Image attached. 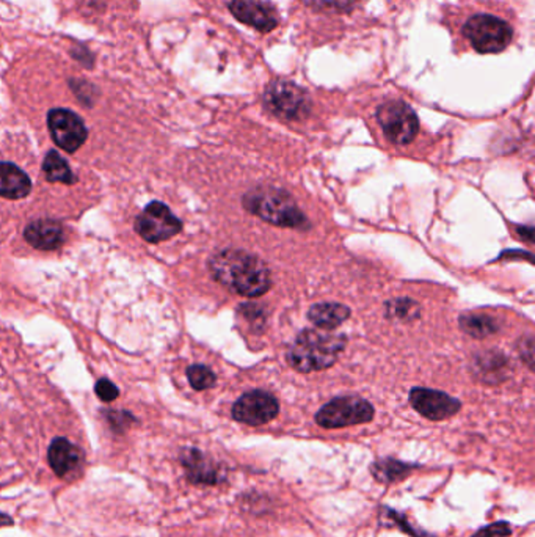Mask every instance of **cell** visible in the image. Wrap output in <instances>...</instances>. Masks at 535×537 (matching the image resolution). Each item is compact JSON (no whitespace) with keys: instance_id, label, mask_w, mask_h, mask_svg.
<instances>
[{"instance_id":"cell-2","label":"cell","mask_w":535,"mask_h":537,"mask_svg":"<svg viewBox=\"0 0 535 537\" xmlns=\"http://www.w3.org/2000/svg\"><path fill=\"white\" fill-rule=\"evenodd\" d=\"M347 339L335 331H303L289 347V365L300 372L321 371L335 365Z\"/></svg>"},{"instance_id":"cell-22","label":"cell","mask_w":535,"mask_h":537,"mask_svg":"<svg viewBox=\"0 0 535 537\" xmlns=\"http://www.w3.org/2000/svg\"><path fill=\"white\" fill-rule=\"evenodd\" d=\"M474 368H476V372L481 374L482 379L494 380L496 382V380L504 379L506 376L500 371H496L494 368L508 372V358L504 357L502 354L490 352V354H485V355L477 358Z\"/></svg>"},{"instance_id":"cell-17","label":"cell","mask_w":535,"mask_h":537,"mask_svg":"<svg viewBox=\"0 0 535 537\" xmlns=\"http://www.w3.org/2000/svg\"><path fill=\"white\" fill-rule=\"evenodd\" d=\"M309 321L322 331H335L350 317V308L343 303L323 302L313 305L308 311Z\"/></svg>"},{"instance_id":"cell-1","label":"cell","mask_w":535,"mask_h":537,"mask_svg":"<svg viewBox=\"0 0 535 537\" xmlns=\"http://www.w3.org/2000/svg\"><path fill=\"white\" fill-rule=\"evenodd\" d=\"M209 270L220 284L241 296H262L272 284L264 261L244 250H223L213 255Z\"/></svg>"},{"instance_id":"cell-18","label":"cell","mask_w":535,"mask_h":537,"mask_svg":"<svg viewBox=\"0 0 535 537\" xmlns=\"http://www.w3.org/2000/svg\"><path fill=\"white\" fill-rule=\"evenodd\" d=\"M416 465H408L405 462L396 461V459H382V461L374 462L371 465V473L378 482L382 484H392V482L400 481L416 470Z\"/></svg>"},{"instance_id":"cell-21","label":"cell","mask_w":535,"mask_h":537,"mask_svg":"<svg viewBox=\"0 0 535 537\" xmlns=\"http://www.w3.org/2000/svg\"><path fill=\"white\" fill-rule=\"evenodd\" d=\"M384 315L392 321L399 323H412L421 316V307L419 303L412 299H392L390 302L384 303Z\"/></svg>"},{"instance_id":"cell-26","label":"cell","mask_w":535,"mask_h":537,"mask_svg":"<svg viewBox=\"0 0 535 537\" xmlns=\"http://www.w3.org/2000/svg\"><path fill=\"white\" fill-rule=\"evenodd\" d=\"M518 347H522L518 351L522 354V357L526 358L529 368H532V362H534V341H532V337H528V341L518 346Z\"/></svg>"},{"instance_id":"cell-3","label":"cell","mask_w":535,"mask_h":537,"mask_svg":"<svg viewBox=\"0 0 535 537\" xmlns=\"http://www.w3.org/2000/svg\"><path fill=\"white\" fill-rule=\"evenodd\" d=\"M244 206L248 213L258 215L275 227L308 230L306 215L300 211L294 198L276 187H256L245 193Z\"/></svg>"},{"instance_id":"cell-7","label":"cell","mask_w":535,"mask_h":537,"mask_svg":"<svg viewBox=\"0 0 535 537\" xmlns=\"http://www.w3.org/2000/svg\"><path fill=\"white\" fill-rule=\"evenodd\" d=\"M264 99L268 111L286 120H302L311 111V99L306 91L286 81L270 83Z\"/></svg>"},{"instance_id":"cell-6","label":"cell","mask_w":535,"mask_h":537,"mask_svg":"<svg viewBox=\"0 0 535 537\" xmlns=\"http://www.w3.org/2000/svg\"><path fill=\"white\" fill-rule=\"evenodd\" d=\"M377 120L386 138L396 145H408L418 136V117L412 107L402 101L382 104L378 107Z\"/></svg>"},{"instance_id":"cell-25","label":"cell","mask_w":535,"mask_h":537,"mask_svg":"<svg viewBox=\"0 0 535 537\" xmlns=\"http://www.w3.org/2000/svg\"><path fill=\"white\" fill-rule=\"evenodd\" d=\"M510 534H512V528L508 526V524L501 522V524H493L482 528L473 537H506Z\"/></svg>"},{"instance_id":"cell-5","label":"cell","mask_w":535,"mask_h":537,"mask_svg":"<svg viewBox=\"0 0 535 537\" xmlns=\"http://www.w3.org/2000/svg\"><path fill=\"white\" fill-rule=\"evenodd\" d=\"M371 402L358 396H341L327 402L316 414V423L325 429H341L369 423L374 418Z\"/></svg>"},{"instance_id":"cell-13","label":"cell","mask_w":535,"mask_h":537,"mask_svg":"<svg viewBox=\"0 0 535 537\" xmlns=\"http://www.w3.org/2000/svg\"><path fill=\"white\" fill-rule=\"evenodd\" d=\"M24 237L32 247L49 252V250H55L62 245L65 241V230L60 222L52 221V219H40V221L32 222L26 228Z\"/></svg>"},{"instance_id":"cell-14","label":"cell","mask_w":535,"mask_h":537,"mask_svg":"<svg viewBox=\"0 0 535 537\" xmlns=\"http://www.w3.org/2000/svg\"><path fill=\"white\" fill-rule=\"evenodd\" d=\"M182 465L186 467L187 476L195 484L217 486L223 481V475L217 465L199 453L198 449H187L182 455Z\"/></svg>"},{"instance_id":"cell-16","label":"cell","mask_w":535,"mask_h":537,"mask_svg":"<svg viewBox=\"0 0 535 537\" xmlns=\"http://www.w3.org/2000/svg\"><path fill=\"white\" fill-rule=\"evenodd\" d=\"M32 191V181L27 173L10 162H0V197L19 200Z\"/></svg>"},{"instance_id":"cell-10","label":"cell","mask_w":535,"mask_h":537,"mask_svg":"<svg viewBox=\"0 0 535 537\" xmlns=\"http://www.w3.org/2000/svg\"><path fill=\"white\" fill-rule=\"evenodd\" d=\"M48 126L55 144L65 152H77L89 137L82 118L68 109L49 112Z\"/></svg>"},{"instance_id":"cell-20","label":"cell","mask_w":535,"mask_h":537,"mask_svg":"<svg viewBox=\"0 0 535 537\" xmlns=\"http://www.w3.org/2000/svg\"><path fill=\"white\" fill-rule=\"evenodd\" d=\"M43 170L50 183H63V184H74L77 178L69 164L57 152H48L43 162Z\"/></svg>"},{"instance_id":"cell-8","label":"cell","mask_w":535,"mask_h":537,"mask_svg":"<svg viewBox=\"0 0 535 537\" xmlns=\"http://www.w3.org/2000/svg\"><path fill=\"white\" fill-rule=\"evenodd\" d=\"M136 230L144 241L158 244L178 235L182 230V223L167 205L160 201H152L144 207L143 213L138 215Z\"/></svg>"},{"instance_id":"cell-4","label":"cell","mask_w":535,"mask_h":537,"mask_svg":"<svg viewBox=\"0 0 535 537\" xmlns=\"http://www.w3.org/2000/svg\"><path fill=\"white\" fill-rule=\"evenodd\" d=\"M463 35L481 54H496L508 48L512 27L492 14H476L463 27Z\"/></svg>"},{"instance_id":"cell-11","label":"cell","mask_w":535,"mask_h":537,"mask_svg":"<svg viewBox=\"0 0 535 537\" xmlns=\"http://www.w3.org/2000/svg\"><path fill=\"white\" fill-rule=\"evenodd\" d=\"M410 404L419 415L432 421L447 420L459 414L461 409V402L451 394L430 388H413Z\"/></svg>"},{"instance_id":"cell-15","label":"cell","mask_w":535,"mask_h":537,"mask_svg":"<svg viewBox=\"0 0 535 537\" xmlns=\"http://www.w3.org/2000/svg\"><path fill=\"white\" fill-rule=\"evenodd\" d=\"M82 462V455L81 449L73 445L66 439H55L50 447H49V463L55 471V475L65 478L71 475L73 471H76L77 467Z\"/></svg>"},{"instance_id":"cell-19","label":"cell","mask_w":535,"mask_h":537,"mask_svg":"<svg viewBox=\"0 0 535 537\" xmlns=\"http://www.w3.org/2000/svg\"><path fill=\"white\" fill-rule=\"evenodd\" d=\"M459 325L461 331L473 338H487L500 331V324L493 317L484 315L467 313L459 317Z\"/></svg>"},{"instance_id":"cell-23","label":"cell","mask_w":535,"mask_h":537,"mask_svg":"<svg viewBox=\"0 0 535 537\" xmlns=\"http://www.w3.org/2000/svg\"><path fill=\"white\" fill-rule=\"evenodd\" d=\"M187 379L190 382V385L203 392L211 386L215 385V374L211 368L205 365H192L187 370Z\"/></svg>"},{"instance_id":"cell-12","label":"cell","mask_w":535,"mask_h":537,"mask_svg":"<svg viewBox=\"0 0 535 537\" xmlns=\"http://www.w3.org/2000/svg\"><path fill=\"white\" fill-rule=\"evenodd\" d=\"M229 10L242 24L268 34L278 26V14L266 0H231Z\"/></svg>"},{"instance_id":"cell-9","label":"cell","mask_w":535,"mask_h":537,"mask_svg":"<svg viewBox=\"0 0 535 537\" xmlns=\"http://www.w3.org/2000/svg\"><path fill=\"white\" fill-rule=\"evenodd\" d=\"M280 402L272 393L253 390L242 394L233 406V418L248 426H262L276 418Z\"/></svg>"},{"instance_id":"cell-24","label":"cell","mask_w":535,"mask_h":537,"mask_svg":"<svg viewBox=\"0 0 535 537\" xmlns=\"http://www.w3.org/2000/svg\"><path fill=\"white\" fill-rule=\"evenodd\" d=\"M95 392H97V398L104 401V402H110V401H115L118 398V388L113 385L109 379L97 380V386H95Z\"/></svg>"}]
</instances>
